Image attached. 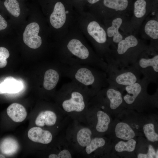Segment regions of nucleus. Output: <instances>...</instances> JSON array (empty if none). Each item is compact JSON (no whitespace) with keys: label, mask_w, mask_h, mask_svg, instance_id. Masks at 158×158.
I'll list each match as a JSON object with an SVG mask.
<instances>
[{"label":"nucleus","mask_w":158,"mask_h":158,"mask_svg":"<svg viewBox=\"0 0 158 158\" xmlns=\"http://www.w3.org/2000/svg\"><path fill=\"white\" fill-rule=\"evenodd\" d=\"M22 87V84L20 81L12 76H8L0 83V94L16 93L21 90Z\"/></svg>","instance_id":"9b49d317"},{"label":"nucleus","mask_w":158,"mask_h":158,"mask_svg":"<svg viewBox=\"0 0 158 158\" xmlns=\"http://www.w3.org/2000/svg\"><path fill=\"white\" fill-rule=\"evenodd\" d=\"M0 158H5V157L4 155L0 154Z\"/></svg>","instance_id":"c85d7f7f"},{"label":"nucleus","mask_w":158,"mask_h":158,"mask_svg":"<svg viewBox=\"0 0 158 158\" xmlns=\"http://www.w3.org/2000/svg\"><path fill=\"white\" fill-rule=\"evenodd\" d=\"M97 110L96 114L97 122L94 127L97 132L102 133L107 130L110 119L108 115L105 111L98 109Z\"/></svg>","instance_id":"4468645a"},{"label":"nucleus","mask_w":158,"mask_h":158,"mask_svg":"<svg viewBox=\"0 0 158 158\" xmlns=\"http://www.w3.org/2000/svg\"><path fill=\"white\" fill-rule=\"evenodd\" d=\"M91 99L84 90L72 80L62 85L57 95L59 108L73 120L83 116Z\"/></svg>","instance_id":"f03ea898"},{"label":"nucleus","mask_w":158,"mask_h":158,"mask_svg":"<svg viewBox=\"0 0 158 158\" xmlns=\"http://www.w3.org/2000/svg\"><path fill=\"white\" fill-rule=\"evenodd\" d=\"M157 49L150 46L140 54L133 65L149 83H157L158 80Z\"/></svg>","instance_id":"39448f33"},{"label":"nucleus","mask_w":158,"mask_h":158,"mask_svg":"<svg viewBox=\"0 0 158 158\" xmlns=\"http://www.w3.org/2000/svg\"><path fill=\"white\" fill-rule=\"evenodd\" d=\"M62 64L57 69L49 68L45 72L43 86L46 90L50 91L55 88L62 76Z\"/></svg>","instance_id":"0eeeda50"},{"label":"nucleus","mask_w":158,"mask_h":158,"mask_svg":"<svg viewBox=\"0 0 158 158\" xmlns=\"http://www.w3.org/2000/svg\"><path fill=\"white\" fill-rule=\"evenodd\" d=\"M10 56L8 50L6 48L0 47V68L5 67L7 64L6 59Z\"/></svg>","instance_id":"b1692460"},{"label":"nucleus","mask_w":158,"mask_h":158,"mask_svg":"<svg viewBox=\"0 0 158 158\" xmlns=\"http://www.w3.org/2000/svg\"><path fill=\"white\" fill-rule=\"evenodd\" d=\"M58 118L55 112L51 110H46L39 113L36 119L35 123L36 125L40 127L45 126H52L56 124L59 120H67V119H59Z\"/></svg>","instance_id":"9d476101"},{"label":"nucleus","mask_w":158,"mask_h":158,"mask_svg":"<svg viewBox=\"0 0 158 158\" xmlns=\"http://www.w3.org/2000/svg\"><path fill=\"white\" fill-rule=\"evenodd\" d=\"M19 148L18 142L14 139L6 138L4 139L0 145V150L2 153L7 155L15 153Z\"/></svg>","instance_id":"f3484780"},{"label":"nucleus","mask_w":158,"mask_h":158,"mask_svg":"<svg viewBox=\"0 0 158 158\" xmlns=\"http://www.w3.org/2000/svg\"><path fill=\"white\" fill-rule=\"evenodd\" d=\"M123 23V20L120 17L113 19L111 25L107 29V35L109 38H112V41L115 44H117L123 39L119 30Z\"/></svg>","instance_id":"ddd939ff"},{"label":"nucleus","mask_w":158,"mask_h":158,"mask_svg":"<svg viewBox=\"0 0 158 158\" xmlns=\"http://www.w3.org/2000/svg\"><path fill=\"white\" fill-rule=\"evenodd\" d=\"M106 71L109 85L122 90L133 85L141 78V73L133 66L119 68L111 63H107Z\"/></svg>","instance_id":"20e7f679"},{"label":"nucleus","mask_w":158,"mask_h":158,"mask_svg":"<svg viewBox=\"0 0 158 158\" xmlns=\"http://www.w3.org/2000/svg\"><path fill=\"white\" fill-rule=\"evenodd\" d=\"M4 4L8 11L13 16L17 17L20 14L18 2L17 0H6Z\"/></svg>","instance_id":"4be33fe9"},{"label":"nucleus","mask_w":158,"mask_h":158,"mask_svg":"<svg viewBox=\"0 0 158 158\" xmlns=\"http://www.w3.org/2000/svg\"><path fill=\"white\" fill-rule=\"evenodd\" d=\"M80 1H84V0H80Z\"/></svg>","instance_id":"c756f323"},{"label":"nucleus","mask_w":158,"mask_h":158,"mask_svg":"<svg viewBox=\"0 0 158 158\" xmlns=\"http://www.w3.org/2000/svg\"><path fill=\"white\" fill-rule=\"evenodd\" d=\"M73 120L66 129L65 138L74 153H80L92 138L93 132L84 116Z\"/></svg>","instance_id":"7ed1b4c3"},{"label":"nucleus","mask_w":158,"mask_h":158,"mask_svg":"<svg viewBox=\"0 0 158 158\" xmlns=\"http://www.w3.org/2000/svg\"><path fill=\"white\" fill-rule=\"evenodd\" d=\"M105 144V140L103 138H93L80 153L85 157H89L98 149L104 146Z\"/></svg>","instance_id":"dca6fc26"},{"label":"nucleus","mask_w":158,"mask_h":158,"mask_svg":"<svg viewBox=\"0 0 158 158\" xmlns=\"http://www.w3.org/2000/svg\"></svg>","instance_id":"7c9ffc66"},{"label":"nucleus","mask_w":158,"mask_h":158,"mask_svg":"<svg viewBox=\"0 0 158 158\" xmlns=\"http://www.w3.org/2000/svg\"><path fill=\"white\" fill-rule=\"evenodd\" d=\"M103 4L106 7L116 11H122L127 8L128 0H104Z\"/></svg>","instance_id":"6ab92c4d"},{"label":"nucleus","mask_w":158,"mask_h":158,"mask_svg":"<svg viewBox=\"0 0 158 158\" xmlns=\"http://www.w3.org/2000/svg\"><path fill=\"white\" fill-rule=\"evenodd\" d=\"M67 12L62 2L59 1L55 4L49 18L50 23L54 28L59 29L63 26L66 20Z\"/></svg>","instance_id":"6e6552de"},{"label":"nucleus","mask_w":158,"mask_h":158,"mask_svg":"<svg viewBox=\"0 0 158 158\" xmlns=\"http://www.w3.org/2000/svg\"><path fill=\"white\" fill-rule=\"evenodd\" d=\"M136 143V141L133 138L128 140L127 142L120 141L116 145L115 149L116 151L119 152H132L135 150Z\"/></svg>","instance_id":"412c9836"},{"label":"nucleus","mask_w":158,"mask_h":158,"mask_svg":"<svg viewBox=\"0 0 158 158\" xmlns=\"http://www.w3.org/2000/svg\"><path fill=\"white\" fill-rule=\"evenodd\" d=\"M7 112L10 118L16 122H22L27 116L25 108L17 103H13L10 105L7 108Z\"/></svg>","instance_id":"f8f14e48"},{"label":"nucleus","mask_w":158,"mask_h":158,"mask_svg":"<svg viewBox=\"0 0 158 158\" xmlns=\"http://www.w3.org/2000/svg\"><path fill=\"white\" fill-rule=\"evenodd\" d=\"M40 28L36 22L31 23L26 27L23 35L24 43L30 48L35 49L39 47L42 44L41 37L38 34Z\"/></svg>","instance_id":"423d86ee"},{"label":"nucleus","mask_w":158,"mask_h":158,"mask_svg":"<svg viewBox=\"0 0 158 158\" xmlns=\"http://www.w3.org/2000/svg\"><path fill=\"white\" fill-rule=\"evenodd\" d=\"M158 150H157V152H156V153H155V158H158Z\"/></svg>","instance_id":"cd10ccee"},{"label":"nucleus","mask_w":158,"mask_h":158,"mask_svg":"<svg viewBox=\"0 0 158 158\" xmlns=\"http://www.w3.org/2000/svg\"><path fill=\"white\" fill-rule=\"evenodd\" d=\"M88 2L91 4H93L98 2L100 0H87Z\"/></svg>","instance_id":"bb28decb"},{"label":"nucleus","mask_w":158,"mask_h":158,"mask_svg":"<svg viewBox=\"0 0 158 158\" xmlns=\"http://www.w3.org/2000/svg\"><path fill=\"white\" fill-rule=\"evenodd\" d=\"M147 2L145 0H137L134 4L133 14L138 19L144 17L147 13Z\"/></svg>","instance_id":"aec40b11"},{"label":"nucleus","mask_w":158,"mask_h":158,"mask_svg":"<svg viewBox=\"0 0 158 158\" xmlns=\"http://www.w3.org/2000/svg\"><path fill=\"white\" fill-rule=\"evenodd\" d=\"M28 135L32 141L44 144L49 143L53 139V135L50 131L37 127L30 128Z\"/></svg>","instance_id":"1a4fd4ad"},{"label":"nucleus","mask_w":158,"mask_h":158,"mask_svg":"<svg viewBox=\"0 0 158 158\" xmlns=\"http://www.w3.org/2000/svg\"><path fill=\"white\" fill-rule=\"evenodd\" d=\"M156 152L155 150L151 145L148 146V153L145 154L142 153L139 154L137 156L138 158H153L155 157Z\"/></svg>","instance_id":"393cba45"},{"label":"nucleus","mask_w":158,"mask_h":158,"mask_svg":"<svg viewBox=\"0 0 158 158\" xmlns=\"http://www.w3.org/2000/svg\"><path fill=\"white\" fill-rule=\"evenodd\" d=\"M62 66V76L74 82L91 98L109 85L105 71L86 65Z\"/></svg>","instance_id":"f257e3e1"},{"label":"nucleus","mask_w":158,"mask_h":158,"mask_svg":"<svg viewBox=\"0 0 158 158\" xmlns=\"http://www.w3.org/2000/svg\"><path fill=\"white\" fill-rule=\"evenodd\" d=\"M7 26V22L0 14V31L5 29Z\"/></svg>","instance_id":"a878e982"},{"label":"nucleus","mask_w":158,"mask_h":158,"mask_svg":"<svg viewBox=\"0 0 158 158\" xmlns=\"http://www.w3.org/2000/svg\"><path fill=\"white\" fill-rule=\"evenodd\" d=\"M115 132L117 138L125 140L132 139L135 135L134 130L130 127L124 122H119L116 124Z\"/></svg>","instance_id":"2eb2a0df"},{"label":"nucleus","mask_w":158,"mask_h":158,"mask_svg":"<svg viewBox=\"0 0 158 158\" xmlns=\"http://www.w3.org/2000/svg\"><path fill=\"white\" fill-rule=\"evenodd\" d=\"M144 30L145 34L149 37L154 40L158 39V21L154 19L148 20L144 26Z\"/></svg>","instance_id":"a211bd4d"},{"label":"nucleus","mask_w":158,"mask_h":158,"mask_svg":"<svg viewBox=\"0 0 158 158\" xmlns=\"http://www.w3.org/2000/svg\"><path fill=\"white\" fill-rule=\"evenodd\" d=\"M154 125L152 123L144 125L143 130L144 133L149 141L154 142L158 140V135L155 131Z\"/></svg>","instance_id":"5701e85b"}]
</instances>
